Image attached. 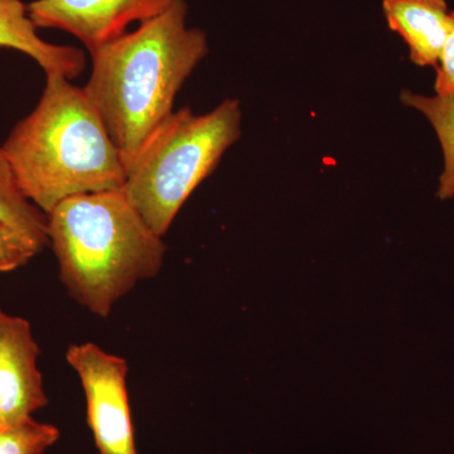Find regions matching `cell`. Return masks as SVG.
<instances>
[{
    "label": "cell",
    "instance_id": "obj_1",
    "mask_svg": "<svg viewBox=\"0 0 454 454\" xmlns=\"http://www.w3.org/2000/svg\"><path fill=\"white\" fill-rule=\"evenodd\" d=\"M188 5L175 0L91 55L83 86L128 166L173 113L179 90L207 56L206 33L187 27Z\"/></svg>",
    "mask_w": 454,
    "mask_h": 454
},
{
    "label": "cell",
    "instance_id": "obj_2",
    "mask_svg": "<svg viewBox=\"0 0 454 454\" xmlns=\"http://www.w3.org/2000/svg\"><path fill=\"white\" fill-rule=\"evenodd\" d=\"M3 151L23 193L44 214L70 197L121 190L127 166L83 88L46 74L37 106Z\"/></svg>",
    "mask_w": 454,
    "mask_h": 454
},
{
    "label": "cell",
    "instance_id": "obj_3",
    "mask_svg": "<svg viewBox=\"0 0 454 454\" xmlns=\"http://www.w3.org/2000/svg\"><path fill=\"white\" fill-rule=\"evenodd\" d=\"M47 231L68 294L100 317L157 276L167 252L122 188L64 200L47 214Z\"/></svg>",
    "mask_w": 454,
    "mask_h": 454
},
{
    "label": "cell",
    "instance_id": "obj_4",
    "mask_svg": "<svg viewBox=\"0 0 454 454\" xmlns=\"http://www.w3.org/2000/svg\"><path fill=\"white\" fill-rule=\"evenodd\" d=\"M240 101L226 98L211 112L170 114L127 166L124 191L133 207L163 238L188 197L214 173L241 137Z\"/></svg>",
    "mask_w": 454,
    "mask_h": 454
},
{
    "label": "cell",
    "instance_id": "obj_5",
    "mask_svg": "<svg viewBox=\"0 0 454 454\" xmlns=\"http://www.w3.org/2000/svg\"><path fill=\"white\" fill-rule=\"evenodd\" d=\"M66 358L82 380L98 452L138 454L128 399L127 360L90 342L71 345Z\"/></svg>",
    "mask_w": 454,
    "mask_h": 454
},
{
    "label": "cell",
    "instance_id": "obj_6",
    "mask_svg": "<svg viewBox=\"0 0 454 454\" xmlns=\"http://www.w3.org/2000/svg\"><path fill=\"white\" fill-rule=\"evenodd\" d=\"M175 0H33L29 18L37 28L59 29L90 53L124 35L134 22L160 16Z\"/></svg>",
    "mask_w": 454,
    "mask_h": 454
},
{
    "label": "cell",
    "instance_id": "obj_7",
    "mask_svg": "<svg viewBox=\"0 0 454 454\" xmlns=\"http://www.w3.org/2000/svg\"><path fill=\"white\" fill-rule=\"evenodd\" d=\"M31 324L0 309V429L32 419L47 405Z\"/></svg>",
    "mask_w": 454,
    "mask_h": 454
},
{
    "label": "cell",
    "instance_id": "obj_8",
    "mask_svg": "<svg viewBox=\"0 0 454 454\" xmlns=\"http://www.w3.org/2000/svg\"><path fill=\"white\" fill-rule=\"evenodd\" d=\"M382 11L391 31L408 46L411 62L437 67L452 25L446 0H382Z\"/></svg>",
    "mask_w": 454,
    "mask_h": 454
},
{
    "label": "cell",
    "instance_id": "obj_9",
    "mask_svg": "<svg viewBox=\"0 0 454 454\" xmlns=\"http://www.w3.org/2000/svg\"><path fill=\"white\" fill-rule=\"evenodd\" d=\"M22 0H0V47L20 51L35 59L44 74L76 79L86 67L82 49L42 40Z\"/></svg>",
    "mask_w": 454,
    "mask_h": 454
},
{
    "label": "cell",
    "instance_id": "obj_10",
    "mask_svg": "<svg viewBox=\"0 0 454 454\" xmlns=\"http://www.w3.org/2000/svg\"><path fill=\"white\" fill-rule=\"evenodd\" d=\"M0 220L16 227L41 247L49 241L47 215L23 193L0 146Z\"/></svg>",
    "mask_w": 454,
    "mask_h": 454
},
{
    "label": "cell",
    "instance_id": "obj_11",
    "mask_svg": "<svg viewBox=\"0 0 454 454\" xmlns=\"http://www.w3.org/2000/svg\"><path fill=\"white\" fill-rule=\"evenodd\" d=\"M402 101L427 116L437 133L444 154V169L439 178L438 197L454 199V95L423 97L404 90Z\"/></svg>",
    "mask_w": 454,
    "mask_h": 454
},
{
    "label": "cell",
    "instance_id": "obj_12",
    "mask_svg": "<svg viewBox=\"0 0 454 454\" xmlns=\"http://www.w3.org/2000/svg\"><path fill=\"white\" fill-rule=\"evenodd\" d=\"M59 438V430L51 424L28 422L0 429V454H43Z\"/></svg>",
    "mask_w": 454,
    "mask_h": 454
},
{
    "label": "cell",
    "instance_id": "obj_13",
    "mask_svg": "<svg viewBox=\"0 0 454 454\" xmlns=\"http://www.w3.org/2000/svg\"><path fill=\"white\" fill-rule=\"evenodd\" d=\"M43 250L16 227L0 220V273H9L31 262Z\"/></svg>",
    "mask_w": 454,
    "mask_h": 454
},
{
    "label": "cell",
    "instance_id": "obj_14",
    "mask_svg": "<svg viewBox=\"0 0 454 454\" xmlns=\"http://www.w3.org/2000/svg\"><path fill=\"white\" fill-rule=\"evenodd\" d=\"M435 70H437L434 82L435 94L454 95V11H452V25Z\"/></svg>",
    "mask_w": 454,
    "mask_h": 454
}]
</instances>
